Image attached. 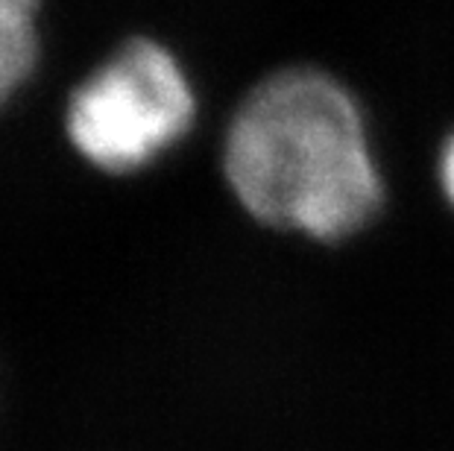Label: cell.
I'll return each mask as SVG.
<instances>
[{"instance_id": "obj_4", "label": "cell", "mask_w": 454, "mask_h": 451, "mask_svg": "<svg viewBox=\"0 0 454 451\" xmlns=\"http://www.w3.org/2000/svg\"><path fill=\"white\" fill-rule=\"evenodd\" d=\"M440 182H442V191H446L449 203L454 206V136L446 141V147L440 152Z\"/></svg>"}, {"instance_id": "obj_3", "label": "cell", "mask_w": 454, "mask_h": 451, "mask_svg": "<svg viewBox=\"0 0 454 451\" xmlns=\"http://www.w3.org/2000/svg\"><path fill=\"white\" fill-rule=\"evenodd\" d=\"M42 0H0V109L24 89L42 53Z\"/></svg>"}, {"instance_id": "obj_1", "label": "cell", "mask_w": 454, "mask_h": 451, "mask_svg": "<svg viewBox=\"0 0 454 451\" xmlns=\"http://www.w3.org/2000/svg\"><path fill=\"white\" fill-rule=\"evenodd\" d=\"M223 170L261 223L320 241L357 232L384 194L355 97L311 68L249 91L226 132Z\"/></svg>"}, {"instance_id": "obj_2", "label": "cell", "mask_w": 454, "mask_h": 451, "mask_svg": "<svg viewBox=\"0 0 454 451\" xmlns=\"http://www.w3.org/2000/svg\"><path fill=\"white\" fill-rule=\"evenodd\" d=\"M197 97L185 68L153 38H129L76 85L65 132L103 174H135L188 136Z\"/></svg>"}]
</instances>
